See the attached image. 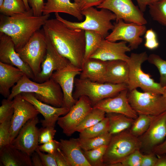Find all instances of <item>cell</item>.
Here are the masks:
<instances>
[{
	"mask_svg": "<svg viewBox=\"0 0 166 166\" xmlns=\"http://www.w3.org/2000/svg\"><path fill=\"white\" fill-rule=\"evenodd\" d=\"M43 27L58 52L81 68L85 50V30L69 28L56 18L48 19Z\"/></svg>",
	"mask_w": 166,
	"mask_h": 166,
	"instance_id": "1",
	"label": "cell"
},
{
	"mask_svg": "<svg viewBox=\"0 0 166 166\" xmlns=\"http://www.w3.org/2000/svg\"><path fill=\"white\" fill-rule=\"evenodd\" d=\"M50 14L34 15L31 9L25 13L8 16H0V32L10 36L15 49L22 48L49 19Z\"/></svg>",
	"mask_w": 166,
	"mask_h": 166,
	"instance_id": "2",
	"label": "cell"
},
{
	"mask_svg": "<svg viewBox=\"0 0 166 166\" xmlns=\"http://www.w3.org/2000/svg\"><path fill=\"white\" fill-rule=\"evenodd\" d=\"M24 92L34 93L39 101L56 107H63V95L59 85L53 78L42 83L32 81L24 74L14 85L7 98L12 100L17 95Z\"/></svg>",
	"mask_w": 166,
	"mask_h": 166,
	"instance_id": "3",
	"label": "cell"
},
{
	"mask_svg": "<svg viewBox=\"0 0 166 166\" xmlns=\"http://www.w3.org/2000/svg\"><path fill=\"white\" fill-rule=\"evenodd\" d=\"M100 9L98 10L93 7H91L83 10L81 13L85 16V19L80 22L68 21L61 17L58 13H55V15L56 19L69 28L94 31L105 39L109 34V31L113 29L114 25L111 21L116 20V17L108 10L105 8Z\"/></svg>",
	"mask_w": 166,
	"mask_h": 166,
	"instance_id": "4",
	"label": "cell"
},
{
	"mask_svg": "<svg viewBox=\"0 0 166 166\" xmlns=\"http://www.w3.org/2000/svg\"><path fill=\"white\" fill-rule=\"evenodd\" d=\"M148 57L146 52L131 54L127 61L129 69L128 89L131 91L140 88L144 92L163 95L166 90V86H162L160 83L156 82L149 73L142 69L141 65L148 60Z\"/></svg>",
	"mask_w": 166,
	"mask_h": 166,
	"instance_id": "5",
	"label": "cell"
},
{
	"mask_svg": "<svg viewBox=\"0 0 166 166\" xmlns=\"http://www.w3.org/2000/svg\"><path fill=\"white\" fill-rule=\"evenodd\" d=\"M74 88V98L77 100L81 96H85L93 106L103 99L116 96L121 91L128 89V86L124 84L100 83L79 78L75 79Z\"/></svg>",
	"mask_w": 166,
	"mask_h": 166,
	"instance_id": "6",
	"label": "cell"
},
{
	"mask_svg": "<svg viewBox=\"0 0 166 166\" xmlns=\"http://www.w3.org/2000/svg\"><path fill=\"white\" fill-rule=\"evenodd\" d=\"M141 148L138 137L131 134L128 130L112 135L103 157L105 165L116 166L129 155Z\"/></svg>",
	"mask_w": 166,
	"mask_h": 166,
	"instance_id": "7",
	"label": "cell"
},
{
	"mask_svg": "<svg viewBox=\"0 0 166 166\" xmlns=\"http://www.w3.org/2000/svg\"><path fill=\"white\" fill-rule=\"evenodd\" d=\"M47 49L46 37L43 30L42 31L36 32L24 46L16 49L21 58L31 68L35 78L41 71Z\"/></svg>",
	"mask_w": 166,
	"mask_h": 166,
	"instance_id": "8",
	"label": "cell"
},
{
	"mask_svg": "<svg viewBox=\"0 0 166 166\" xmlns=\"http://www.w3.org/2000/svg\"><path fill=\"white\" fill-rule=\"evenodd\" d=\"M127 97L131 106L138 115L154 116L166 111V99L162 95L142 92L135 89L128 90Z\"/></svg>",
	"mask_w": 166,
	"mask_h": 166,
	"instance_id": "9",
	"label": "cell"
},
{
	"mask_svg": "<svg viewBox=\"0 0 166 166\" xmlns=\"http://www.w3.org/2000/svg\"><path fill=\"white\" fill-rule=\"evenodd\" d=\"M114 27L105 39L116 42L121 40L128 42L131 50L136 49L143 42L140 37L145 34L147 29L145 25L135 23H127L120 19L114 24Z\"/></svg>",
	"mask_w": 166,
	"mask_h": 166,
	"instance_id": "10",
	"label": "cell"
},
{
	"mask_svg": "<svg viewBox=\"0 0 166 166\" xmlns=\"http://www.w3.org/2000/svg\"><path fill=\"white\" fill-rule=\"evenodd\" d=\"M97 7L106 9L112 12L116 16V22L122 19L126 22H133L140 25L147 23L143 12L134 4L132 0H105Z\"/></svg>",
	"mask_w": 166,
	"mask_h": 166,
	"instance_id": "11",
	"label": "cell"
},
{
	"mask_svg": "<svg viewBox=\"0 0 166 166\" xmlns=\"http://www.w3.org/2000/svg\"><path fill=\"white\" fill-rule=\"evenodd\" d=\"M93 109V105L88 97L81 96L67 114L58 118L57 124L65 134L70 136L76 132L77 128Z\"/></svg>",
	"mask_w": 166,
	"mask_h": 166,
	"instance_id": "12",
	"label": "cell"
},
{
	"mask_svg": "<svg viewBox=\"0 0 166 166\" xmlns=\"http://www.w3.org/2000/svg\"><path fill=\"white\" fill-rule=\"evenodd\" d=\"M166 137V111L152 116L146 131L139 137L141 143L140 150L144 154L152 152L154 148L161 143Z\"/></svg>",
	"mask_w": 166,
	"mask_h": 166,
	"instance_id": "13",
	"label": "cell"
},
{
	"mask_svg": "<svg viewBox=\"0 0 166 166\" xmlns=\"http://www.w3.org/2000/svg\"><path fill=\"white\" fill-rule=\"evenodd\" d=\"M13 101L14 112L11 119L10 144L23 125L30 119L38 117L40 113L34 105L24 99L21 93L16 95Z\"/></svg>",
	"mask_w": 166,
	"mask_h": 166,
	"instance_id": "14",
	"label": "cell"
},
{
	"mask_svg": "<svg viewBox=\"0 0 166 166\" xmlns=\"http://www.w3.org/2000/svg\"><path fill=\"white\" fill-rule=\"evenodd\" d=\"M81 70V68L70 63L53 73L51 77L59 84L63 93V107L70 109L77 101V100L73 97V91L75 77L80 74Z\"/></svg>",
	"mask_w": 166,
	"mask_h": 166,
	"instance_id": "15",
	"label": "cell"
},
{
	"mask_svg": "<svg viewBox=\"0 0 166 166\" xmlns=\"http://www.w3.org/2000/svg\"><path fill=\"white\" fill-rule=\"evenodd\" d=\"M46 37L47 52L41 65V70L34 79L42 83L49 80L55 71L64 68L70 62L57 51L51 41L47 32L43 29Z\"/></svg>",
	"mask_w": 166,
	"mask_h": 166,
	"instance_id": "16",
	"label": "cell"
},
{
	"mask_svg": "<svg viewBox=\"0 0 166 166\" xmlns=\"http://www.w3.org/2000/svg\"><path fill=\"white\" fill-rule=\"evenodd\" d=\"M38 117L29 120L22 127L16 137L10 144L31 156L38 148L39 143V129Z\"/></svg>",
	"mask_w": 166,
	"mask_h": 166,
	"instance_id": "17",
	"label": "cell"
},
{
	"mask_svg": "<svg viewBox=\"0 0 166 166\" xmlns=\"http://www.w3.org/2000/svg\"><path fill=\"white\" fill-rule=\"evenodd\" d=\"M0 61L16 67L27 77L34 80V75L29 65L21 58L17 52L11 38L0 33Z\"/></svg>",
	"mask_w": 166,
	"mask_h": 166,
	"instance_id": "18",
	"label": "cell"
},
{
	"mask_svg": "<svg viewBox=\"0 0 166 166\" xmlns=\"http://www.w3.org/2000/svg\"><path fill=\"white\" fill-rule=\"evenodd\" d=\"M128 91V89L123 90L115 97L102 100L93 107L103 110L106 113L122 114L135 119L137 117L138 114L129 102L127 97Z\"/></svg>",
	"mask_w": 166,
	"mask_h": 166,
	"instance_id": "19",
	"label": "cell"
},
{
	"mask_svg": "<svg viewBox=\"0 0 166 166\" xmlns=\"http://www.w3.org/2000/svg\"><path fill=\"white\" fill-rule=\"evenodd\" d=\"M22 97L33 104L44 119L41 121L43 127H55L58 118L67 114L70 109L64 107H56L44 103L36 98L34 93L24 92L21 93Z\"/></svg>",
	"mask_w": 166,
	"mask_h": 166,
	"instance_id": "20",
	"label": "cell"
},
{
	"mask_svg": "<svg viewBox=\"0 0 166 166\" xmlns=\"http://www.w3.org/2000/svg\"><path fill=\"white\" fill-rule=\"evenodd\" d=\"M127 43L124 41L116 42L103 39L97 49L90 58L104 61L121 60L127 61L129 57L126 53L131 50L127 45Z\"/></svg>",
	"mask_w": 166,
	"mask_h": 166,
	"instance_id": "21",
	"label": "cell"
},
{
	"mask_svg": "<svg viewBox=\"0 0 166 166\" xmlns=\"http://www.w3.org/2000/svg\"><path fill=\"white\" fill-rule=\"evenodd\" d=\"M60 148L70 166H91L86 159L78 138L60 140Z\"/></svg>",
	"mask_w": 166,
	"mask_h": 166,
	"instance_id": "22",
	"label": "cell"
},
{
	"mask_svg": "<svg viewBox=\"0 0 166 166\" xmlns=\"http://www.w3.org/2000/svg\"><path fill=\"white\" fill-rule=\"evenodd\" d=\"M129 74L127 61L121 60L107 61L106 71L102 83L128 85Z\"/></svg>",
	"mask_w": 166,
	"mask_h": 166,
	"instance_id": "23",
	"label": "cell"
},
{
	"mask_svg": "<svg viewBox=\"0 0 166 166\" xmlns=\"http://www.w3.org/2000/svg\"><path fill=\"white\" fill-rule=\"evenodd\" d=\"M52 13L68 14L79 21H81L83 17L80 3L72 2L70 0H46L43 8L42 15Z\"/></svg>",
	"mask_w": 166,
	"mask_h": 166,
	"instance_id": "24",
	"label": "cell"
},
{
	"mask_svg": "<svg viewBox=\"0 0 166 166\" xmlns=\"http://www.w3.org/2000/svg\"><path fill=\"white\" fill-rule=\"evenodd\" d=\"M24 74L14 66L0 61V93L7 98L10 89L21 79Z\"/></svg>",
	"mask_w": 166,
	"mask_h": 166,
	"instance_id": "25",
	"label": "cell"
},
{
	"mask_svg": "<svg viewBox=\"0 0 166 166\" xmlns=\"http://www.w3.org/2000/svg\"><path fill=\"white\" fill-rule=\"evenodd\" d=\"M0 160L4 166H32L30 156L10 144L0 149Z\"/></svg>",
	"mask_w": 166,
	"mask_h": 166,
	"instance_id": "26",
	"label": "cell"
},
{
	"mask_svg": "<svg viewBox=\"0 0 166 166\" xmlns=\"http://www.w3.org/2000/svg\"><path fill=\"white\" fill-rule=\"evenodd\" d=\"M106 66L107 61L90 58L84 62L79 78L102 83Z\"/></svg>",
	"mask_w": 166,
	"mask_h": 166,
	"instance_id": "27",
	"label": "cell"
},
{
	"mask_svg": "<svg viewBox=\"0 0 166 166\" xmlns=\"http://www.w3.org/2000/svg\"><path fill=\"white\" fill-rule=\"evenodd\" d=\"M106 116L109 121V132L112 135L128 130L134 120L124 115L118 113H106Z\"/></svg>",
	"mask_w": 166,
	"mask_h": 166,
	"instance_id": "28",
	"label": "cell"
},
{
	"mask_svg": "<svg viewBox=\"0 0 166 166\" xmlns=\"http://www.w3.org/2000/svg\"><path fill=\"white\" fill-rule=\"evenodd\" d=\"M112 135L109 132L98 136L87 138H78L80 145L83 150L87 151L102 145H108Z\"/></svg>",
	"mask_w": 166,
	"mask_h": 166,
	"instance_id": "29",
	"label": "cell"
},
{
	"mask_svg": "<svg viewBox=\"0 0 166 166\" xmlns=\"http://www.w3.org/2000/svg\"><path fill=\"white\" fill-rule=\"evenodd\" d=\"M85 31V46L84 61L90 58L99 46L104 38L99 34L93 31Z\"/></svg>",
	"mask_w": 166,
	"mask_h": 166,
	"instance_id": "30",
	"label": "cell"
},
{
	"mask_svg": "<svg viewBox=\"0 0 166 166\" xmlns=\"http://www.w3.org/2000/svg\"><path fill=\"white\" fill-rule=\"evenodd\" d=\"M26 9L22 0H3L0 6V12L2 15L10 16L25 13Z\"/></svg>",
	"mask_w": 166,
	"mask_h": 166,
	"instance_id": "31",
	"label": "cell"
},
{
	"mask_svg": "<svg viewBox=\"0 0 166 166\" xmlns=\"http://www.w3.org/2000/svg\"><path fill=\"white\" fill-rule=\"evenodd\" d=\"M106 113L100 109L94 108L87 115L76 129L80 133L85 129L91 127L104 119Z\"/></svg>",
	"mask_w": 166,
	"mask_h": 166,
	"instance_id": "32",
	"label": "cell"
},
{
	"mask_svg": "<svg viewBox=\"0 0 166 166\" xmlns=\"http://www.w3.org/2000/svg\"><path fill=\"white\" fill-rule=\"evenodd\" d=\"M109 121L106 117L93 126L80 133V138H87L98 136L109 132Z\"/></svg>",
	"mask_w": 166,
	"mask_h": 166,
	"instance_id": "33",
	"label": "cell"
},
{
	"mask_svg": "<svg viewBox=\"0 0 166 166\" xmlns=\"http://www.w3.org/2000/svg\"><path fill=\"white\" fill-rule=\"evenodd\" d=\"M152 119V116L139 114L134 119L129 132L134 136L139 137L143 134L148 128Z\"/></svg>",
	"mask_w": 166,
	"mask_h": 166,
	"instance_id": "34",
	"label": "cell"
},
{
	"mask_svg": "<svg viewBox=\"0 0 166 166\" xmlns=\"http://www.w3.org/2000/svg\"><path fill=\"white\" fill-rule=\"evenodd\" d=\"M148 8L152 19L166 27V0H159Z\"/></svg>",
	"mask_w": 166,
	"mask_h": 166,
	"instance_id": "35",
	"label": "cell"
},
{
	"mask_svg": "<svg viewBox=\"0 0 166 166\" xmlns=\"http://www.w3.org/2000/svg\"><path fill=\"white\" fill-rule=\"evenodd\" d=\"M107 145H102L91 150L84 151V154L91 166H105L103 157Z\"/></svg>",
	"mask_w": 166,
	"mask_h": 166,
	"instance_id": "36",
	"label": "cell"
},
{
	"mask_svg": "<svg viewBox=\"0 0 166 166\" xmlns=\"http://www.w3.org/2000/svg\"><path fill=\"white\" fill-rule=\"evenodd\" d=\"M147 61L158 69L160 74L159 83L162 86H166V60L157 55L151 54L148 56Z\"/></svg>",
	"mask_w": 166,
	"mask_h": 166,
	"instance_id": "37",
	"label": "cell"
},
{
	"mask_svg": "<svg viewBox=\"0 0 166 166\" xmlns=\"http://www.w3.org/2000/svg\"><path fill=\"white\" fill-rule=\"evenodd\" d=\"M13 115L0 123V149L10 144V131Z\"/></svg>",
	"mask_w": 166,
	"mask_h": 166,
	"instance_id": "38",
	"label": "cell"
},
{
	"mask_svg": "<svg viewBox=\"0 0 166 166\" xmlns=\"http://www.w3.org/2000/svg\"><path fill=\"white\" fill-rule=\"evenodd\" d=\"M143 154L140 149L136 150L116 166H141Z\"/></svg>",
	"mask_w": 166,
	"mask_h": 166,
	"instance_id": "39",
	"label": "cell"
},
{
	"mask_svg": "<svg viewBox=\"0 0 166 166\" xmlns=\"http://www.w3.org/2000/svg\"><path fill=\"white\" fill-rule=\"evenodd\" d=\"M0 107V123L3 122L8 117L12 115L14 113L13 100L4 99L1 102Z\"/></svg>",
	"mask_w": 166,
	"mask_h": 166,
	"instance_id": "40",
	"label": "cell"
},
{
	"mask_svg": "<svg viewBox=\"0 0 166 166\" xmlns=\"http://www.w3.org/2000/svg\"><path fill=\"white\" fill-rule=\"evenodd\" d=\"M54 127H42L39 129V143L43 144L53 139L56 130Z\"/></svg>",
	"mask_w": 166,
	"mask_h": 166,
	"instance_id": "41",
	"label": "cell"
},
{
	"mask_svg": "<svg viewBox=\"0 0 166 166\" xmlns=\"http://www.w3.org/2000/svg\"><path fill=\"white\" fill-rule=\"evenodd\" d=\"M144 38L145 41L144 46L150 50H154L159 46L157 35L155 31L152 29L147 30L145 33Z\"/></svg>",
	"mask_w": 166,
	"mask_h": 166,
	"instance_id": "42",
	"label": "cell"
},
{
	"mask_svg": "<svg viewBox=\"0 0 166 166\" xmlns=\"http://www.w3.org/2000/svg\"><path fill=\"white\" fill-rule=\"evenodd\" d=\"M60 141L53 139L48 142L38 145V148L41 152L54 154L60 147Z\"/></svg>",
	"mask_w": 166,
	"mask_h": 166,
	"instance_id": "43",
	"label": "cell"
},
{
	"mask_svg": "<svg viewBox=\"0 0 166 166\" xmlns=\"http://www.w3.org/2000/svg\"><path fill=\"white\" fill-rule=\"evenodd\" d=\"M35 151L40 156L43 166H57L54 154H45L37 148Z\"/></svg>",
	"mask_w": 166,
	"mask_h": 166,
	"instance_id": "44",
	"label": "cell"
},
{
	"mask_svg": "<svg viewBox=\"0 0 166 166\" xmlns=\"http://www.w3.org/2000/svg\"><path fill=\"white\" fill-rule=\"evenodd\" d=\"M28 4L32 10L34 14L36 16L42 15V10L44 6V0H27Z\"/></svg>",
	"mask_w": 166,
	"mask_h": 166,
	"instance_id": "45",
	"label": "cell"
},
{
	"mask_svg": "<svg viewBox=\"0 0 166 166\" xmlns=\"http://www.w3.org/2000/svg\"><path fill=\"white\" fill-rule=\"evenodd\" d=\"M157 160V155L153 152L143 154L141 166H155Z\"/></svg>",
	"mask_w": 166,
	"mask_h": 166,
	"instance_id": "46",
	"label": "cell"
},
{
	"mask_svg": "<svg viewBox=\"0 0 166 166\" xmlns=\"http://www.w3.org/2000/svg\"><path fill=\"white\" fill-rule=\"evenodd\" d=\"M54 154L57 166H70L68 160L60 148L57 149Z\"/></svg>",
	"mask_w": 166,
	"mask_h": 166,
	"instance_id": "47",
	"label": "cell"
},
{
	"mask_svg": "<svg viewBox=\"0 0 166 166\" xmlns=\"http://www.w3.org/2000/svg\"><path fill=\"white\" fill-rule=\"evenodd\" d=\"M105 0H82L80 3L81 10L85 9L94 6H97Z\"/></svg>",
	"mask_w": 166,
	"mask_h": 166,
	"instance_id": "48",
	"label": "cell"
},
{
	"mask_svg": "<svg viewBox=\"0 0 166 166\" xmlns=\"http://www.w3.org/2000/svg\"><path fill=\"white\" fill-rule=\"evenodd\" d=\"M152 152L156 155L166 154V137L161 143L154 148Z\"/></svg>",
	"mask_w": 166,
	"mask_h": 166,
	"instance_id": "49",
	"label": "cell"
},
{
	"mask_svg": "<svg viewBox=\"0 0 166 166\" xmlns=\"http://www.w3.org/2000/svg\"><path fill=\"white\" fill-rule=\"evenodd\" d=\"M138 6L143 12L145 11L147 6L153 4L159 0H135Z\"/></svg>",
	"mask_w": 166,
	"mask_h": 166,
	"instance_id": "50",
	"label": "cell"
},
{
	"mask_svg": "<svg viewBox=\"0 0 166 166\" xmlns=\"http://www.w3.org/2000/svg\"><path fill=\"white\" fill-rule=\"evenodd\" d=\"M31 155V159L32 166H43L40 156L36 151Z\"/></svg>",
	"mask_w": 166,
	"mask_h": 166,
	"instance_id": "51",
	"label": "cell"
},
{
	"mask_svg": "<svg viewBox=\"0 0 166 166\" xmlns=\"http://www.w3.org/2000/svg\"><path fill=\"white\" fill-rule=\"evenodd\" d=\"M156 155L157 160L155 166H166V154Z\"/></svg>",
	"mask_w": 166,
	"mask_h": 166,
	"instance_id": "52",
	"label": "cell"
},
{
	"mask_svg": "<svg viewBox=\"0 0 166 166\" xmlns=\"http://www.w3.org/2000/svg\"><path fill=\"white\" fill-rule=\"evenodd\" d=\"M22 0L23 1L25 4L26 9V10L27 11L30 10L31 9V8L30 7L28 4L27 0Z\"/></svg>",
	"mask_w": 166,
	"mask_h": 166,
	"instance_id": "53",
	"label": "cell"
},
{
	"mask_svg": "<svg viewBox=\"0 0 166 166\" xmlns=\"http://www.w3.org/2000/svg\"><path fill=\"white\" fill-rule=\"evenodd\" d=\"M74 2L76 3H80L81 2L82 0H74Z\"/></svg>",
	"mask_w": 166,
	"mask_h": 166,
	"instance_id": "54",
	"label": "cell"
},
{
	"mask_svg": "<svg viewBox=\"0 0 166 166\" xmlns=\"http://www.w3.org/2000/svg\"><path fill=\"white\" fill-rule=\"evenodd\" d=\"M3 1V0H0V6H1Z\"/></svg>",
	"mask_w": 166,
	"mask_h": 166,
	"instance_id": "55",
	"label": "cell"
},
{
	"mask_svg": "<svg viewBox=\"0 0 166 166\" xmlns=\"http://www.w3.org/2000/svg\"><path fill=\"white\" fill-rule=\"evenodd\" d=\"M163 96L166 99V90L165 91L163 95Z\"/></svg>",
	"mask_w": 166,
	"mask_h": 166,
	"instance_id": "56",
	"label": "cell"
}]
</instances>
